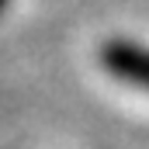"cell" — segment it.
<instances>
[{"label":"cell","mask_w":149,"mask_h":149,"mask_svg":"<svg viewBox=\"0 0 149 149\" xmlns=\"http://www.w3.org/2000/svg\"><path fill=\"white\" fill-rule=\"evenodd\" d=\"M97 66L111 76L114 83L149 94V45L139 38L114 35L97 49Z\"/></svg>","instance_id":"1"},{"label":"cell","mask_w":149,"mask_h":149,"mask_svg":"<svg viewBox=\"0 0 149 149\" xmlns=\"http://www.w3.org/2000/svg\"><path fill=\"white\" fill-rule=\"evenodd\" d=\"M7 7H10V0H0V17L7 14Z\"/></svg>","instance_id":"2"}]
</instances>
